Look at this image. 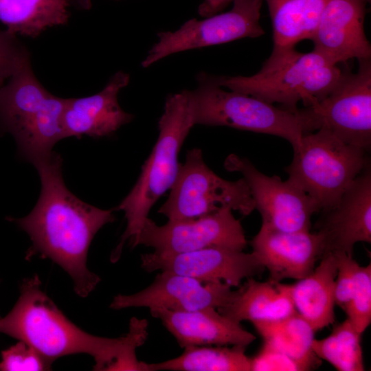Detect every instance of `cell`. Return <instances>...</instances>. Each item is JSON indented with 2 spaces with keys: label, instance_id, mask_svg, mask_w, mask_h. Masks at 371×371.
I'll return each mask as SVG.
<instances>
[{
  "label": "cell",
  "instance_id": "6da1fadb",
  "mask_svg": "<svg viewBox=\"0 0 371 371\" xmlns=\"http://www.w3.org/2000/svg\"><path fill=\"white\" fill-rule=\"evenodd\" d=\"M34 165L41 183L38 200L25 217L7 219L30 236L25 258L50 259L70 276L75 292L85 297L100 281L87 266L88 250L97 232L115 220L114 210L88 204L67 188L59 154L52 152Z\"/></svg>",
  "mask_w": 371,
  "mask_h": 371
},
{
  "label": "cell",
  "instance_id": "7a4b0ae2",
  "mask_svg": "<svg viewBox=\"0 0 371 371\" xmlns=\"http://www.w3.org/2000/svg\"><path fill=\"white\" fill-rule=\"evenodd\" d=\"M12 309L0 319V332L23 341L53 363L58 358L87 354L94 370L149 371L137 360V348L147 337L148 322L133 318L129 331L118 338L91 335L73 324L42 290L37 275L23 280Z\"/></svg>",
  "mask_w": 371,
  "mask_h": 371
},
{
  "label": "cell",
  "instance_id": "3957f363",
  "mask_svg": "<svg viewBox=\"0 0 371 371\" xmlns=\"http://www.w3.org/2000/svg\"><path fill=\"white\" fill-rule=\"evenodd\" d=\"M342 74L339 67L314 49L304 53L295 47H273L256 74L214 78L222 87L296 111L300 101L310 106L326 97Z\"/></svg>",
  "mask_w": 371,
  "mask_h": 371
},
{
  "label": "cell",
  "instance_id": "277c9868",
  "mask_svg": "<svg viewBox=\"0 0 371 371\" xmlns=\"http://www.w3.org/2000/svg\"><path fill=\"white\" fill-rule=\"evenodd\" d=\"M193 126L187 90L168 96L151 153L133 188L113 209L122 211L126 221L125 231L112 254L113 261L118 259L126 242L132 245L152 207L171 188L179 169V153Z\"/></svg>",
  "mask_w": 371,
  "mask_h": 371
},
{
  "label": "cell",
  "instance_id": "5b68a950",
  "mask_svg": "<svg viewBox=\"0 0 371 371\" xmlns=\"http://www.w3.org/2000/svg\"><path fill=\"white\" fill-rule=\"evenodd\" d=\"M196 78L197 87L187 90L194 125L272 135L287 140L293 148L304 135L313 132L306 109L293 111L243 93L224 90L214 76L205 72Z\"/></svg>",
  "mask_w": 371,
  "mask_h": 371
},
{
  "label": "cell",
  "instance_id": "8992f818",
  "mask_svg": "<svg viewBox=\"0 0 371 371\" xmlns=\"http://www.w3.org/2000/svg\"><path fill=\"white\" fill-rule=\"evenodd\" d=\"M293 149L288 179L314 200L319 212L333 207L370 164L366 150L344 143L324 127L304 135Z\"/></svg>",
  "mask_w": 371,
  "mask_h": 371
},
{
  "label": "cell",
  "instance_id": "52a82bcc",
  "mask_svg": "<svg viewBox=\"0 0 371 371\" xmlns=\"http://www.w3.org/2000/svg\"><path fill=\"white\" fill-rule=\"evenodd\" d=\"M170 191L158 210L169 221L198 218L223 207L243 216L255 210L244 178L228 181L220 177L207 166L201 150L197 148L187 151Z\"/></svg>",
  "mask_w": 371,
  "mask_h": 371
},
{
  "label": "cell",
  "instance_id": "ba28073f",
  "mask_svg": "<svg viewBox=\"0 0 371 371\" xmlns=\"http://www.w3.org/2000/svg\"><path fill=\"white\" fill-rule=\"evenodd\" d=\"M356 73L344 70L334 89L306 107L315 131L321 127L347 144L371 147V60H359Z\"/></svg>",
  "mask_w": 371,
  "mask_h": 371
},
{
  "label": "cell",
  "instance_id": "9c48e42d",
  "mask_svg": "<svg viewBox=\"0 0 371 371\" xmlns=\"http://www.w3.org/2000/svg\"><path fill=\"white\" fill-rule=\"evenodd\" d=\"M247 244L240 221L230 208L223 207L195 218L168 220L162 225L148 217L131 246L144 245L158 254H179L208 247L243 251Z\"/></svg>",
  "mask_w": 371,
  "mask_h": 371
},
{
  "label": "cell",
  "instance_id": "30bf717a",
  "mask_svg": "<svg viewBox=\"0 0 371 371\" xmlns=\"http://www.w3.org/2000/svg\"><path fill=\"white\" fill-rule=\"evenodd\" d=\"M263 0H234L232 8L203 20L192 19L175 32H160L159 41L142 63L148 67L172 54L231 42L257 38L265 34L260 23Z\"/></svg>",
  "mask_w": 371,
  "mask_h": 371
},
{
  "label": "cell",
  "instance_id": "8fae6325",
  "mask_svg": "<svg viewBox=\"0 0 371 371\" xmlns=\"http://www.w3.org/2000/svg\"><path fill=\"white\" fill-rule=\"evenodd\" d=\"M224 166L246 181L262 225L282 232L310 231L311 217L319 210L314 200L293 181L267 176L247 159L230 154Z\"/></svg>",
  "mask_w": 371,
  "mask_h": 371
},
{
  "label": "cell",
  "instance_id": "7c38bea8",
  "mask_svg": "<svg viewBox=\"0 0 371 371\" xmlns=\"http://www.w3.org/2000/svg\"><path fill=\"white\" fill-rule=\"evenodd\" d=\"M142 267L148 272L169 271L203 282H224L239 286L245 278L265 270L251 253L223 247H208L179 254L151 252L141 256Z\"/></svg>",
  "mask_w": 371,
  "mask_h": 371
},
{
  "label": "cell",
  "instance_id": "4fadbf2b",
  "mask_svg": "<svg viewBox=\"0 0 371 371\" xmlns=\"http://www.w3.org/2000/svg\"><path fill=\"white\" fill-rule=\"evenodd\" d=\"M233 294L232 286L224 282H203L186 276L161 271L146 289L132 295L115 296L110 308L145 307L185 311L218 309L229 302Z\"/></svg>",
  "mask_w": 371,
  "mask_h": 371
},
{
  "label": "cell",
  "instance_id": "5bb4252c",
  "mask_svg": "<svg viewBox=\"0 0 371 371\" xmlns=\"http://www.w3.org/2000/svg\"><path fill=\"white\" fill-rule=\"evenodd\" d=\"M317 224L324 243V254L352 255L355 245L371 243L370 164L356 177L339 201L322 212Z\"/></svg>",
  "mask_w": 371,
  "mask_h": 371
},
{
  "label": "cell",
  "instance_id": "9a60e30c",
  "mask_svg": "<svg viewBox=\"0 0 371 371\" xmlns=\"http://www.w3.org/2000/svg\"><path fill=\"white\" fill-rule=\"evenodd\" d=\"M252 252L270 279L300 280L310 274L324 255V243L317 232H282L261 226L251 242Z\"/></svg>",
  "mask_w": 371,
  "mask_h": 371
},
{
  "label": "cell",
  "instance_id": "2e32d148",
  "mask_svg": "<svg viewBox=\"0 0 371 371\" xmlns=\"http://www.w3.org/2000/svg\"><path fill=\"white\" fill-rule=\"evenodd\" d=\"M363 0H328L311 41L314 50L333 65L371 58L364 31Z\"/></svg>",
  "mask_w": 371,
  "mask_h": 371
},
{
  "label": "cell",
  "instance_id": "e0dca14e",
  "mask_svg": "<svg viewBox=\"0 0 371 371\" xmlns=\"http://www.w3.org/2000/svg\"><path fill=\"white\" fill-rule=\"evenodd\" d=\"M129 80L128 74L119 71L100 92L84 98H67L63 115L65 137L109 136L132 121L133 115L124 111L117 101L120 91Z\"/></svg>",
  "mask_w": 371,
  "mask_h": 371
},
{
  "label": "cell",
  "instance_id": "ac0fdd59",
  "mask_svg": "<svg viewBox=\"0 0 371 371\" xmlns=\"http://www.w3.org/2000/svg\"><path fill=\"white\" fill-rule=\"evenodd\" d=\"M161 320L182 348L192 346H239L247 347L256 337L217 309L195 311L150 310Z\"/></svg>",
  "mask_w": 371,
  "mask_h": 371
},
{
  "label": "cell",
  "instance_id": "d6986e66",
  "mask_svg": "<svg viewBox=\"0 0 371 371\" xmlns=\"http://www.w3.org/2000/svg\"><path fill=\"white\" fill-rule=\"evenodd\" d=\"M337 271L335 255L325 254L310 274L293 284H287L296 313L315 332L335 322L334 287Z\"/></svg>",
  "mask_w": 371,
  "mask_h": 371
},
{
  "label": "cell",
  "instance_id": "ffe728a7",
  "mask_svg": "<svg viewBox=\"0 0 371 371\" xmlns=\"http://www.w3.org/2000/svg\"><path fill=\"white\" fill-rule=\"evenodd\" d=\"M234 291L229 302L217 311L238 322L275 321L296 313L287 284L253 278Z\"/></svg>",
  "mask_w": 371,
  "mask_h": 371
},
{
  "label": "cell",
  "instance_id": "44dd1931",
  "mask_svg": "<svg viewBox=\"0 0 371 371\" xmlns=\"http://www.w3.org/2000/svg\"><path fill=\"white\" fill-rule=\"evenodd\" d=\"M51 95L34 75L27 55L0 89V133L13 135L37 113Z\"/></svg>",
  "mask_w": 371,
  "mask_h": 371
},
{
  "label": "cell",
  "instance_id": "7402d4cb",
  "mask_svg": "<svg viewBox=\"0 0 371 371\" xmlns=\"http://www.w3.org/2000/svg\"><path fill=\"white\" fill-rule=\"evenodd\" d=\"M67 98H48L37 113L14 134L19 155L34 164L52 153L54 146L65 138L63 115Z\"/></svg>",
  "mask_w": 371,
  "mask_h": 371
},
{
  "label": "cell",
  "instance_id": "603a6c76",
  "mask_svg": "<svg viewBox=\"0 0 371 371\" xmlns=\"http://www.w3.org/2000/svg\"><path fill=\"white\" fill-rule=\"evenodd\" d=\"M273 27V47H295L311 38L328 0H263Z\"/></svg>",
  "mask_w": 371,
  "mask_h": 371
},
{
  "label": "cell",
  "instance_id": "cb8c5ba5",
  "mask_svg": "<svg viewBox=\"0 0 371 371\" xmlns=\"http://www.w3.org/2000/svg\"><path fill=\"white\" fill-rule=\"evenodd\" d=\"M264 343L296 361L302 371L318 368L321 359L312 348L315 331L298 313L275 321L252 322Z\"/></svg>",
  "mask_w": 371,
  "mask_h": 371
},
{
  "label": "cell",
  "instance_id": "d4e9b609",
  "mask_svg": "<svg viewBox=\"0 0 371 371\" xmlns=\"http://www.w3.org/2000/svg\"><path fill=\"white\" fill-rule=\"evenodd\" d=\"M70 5L69 0H0V21L12 34L35 38L47 27L67 24Z\"/></svg>",
  "mask_w": 371,
  "mask_h": 371
},
{
  "label": "cell",
  "instance_id": "484cf974",
  "mask_svg": "<svg viewBox=\"0 0 371 371\" xmlns=\"http://www.w3.org/2000/svg\"><path fill=\"white\" fill-rule=\"evenodd\" d=\"M179 357L148 363L150 371H250V357L239 346H192Z\"/></svg>",
  "mask_w": 371,
  "mask_h": 371
},
{
  "label": "cell",
  "instance_id": "4316f807",
  "mask_svg": "<svg viewBox=\"0 0 371 371\" xmlns=\"http://www.w3.org/2000/svg\"><path fill=\"white\" fill-rule=\"evenodd\" d=\"M361 335L346 318L334 326L326 337L314 339L312 348L317 357L330 363L337 370L363 371Z\"/></svg>",
  "mask_w": 371,
  "mask_h": 371
},
{
  "label": "cell",
  "instance_id": "83f0119b",
  "mask_svg": "<svg viewBox=\"0 0 371 371\" xmlns=\"http://www.w3.org/2000/svg\"><path fill=\"white\" fill-rule=\"evenodd\" d=\"M353 327L361 334L371 322V265H359L350 299L344 310Z\"/></svg>",
  "mask_w": 371,
  "mask_h": 371
},
{
  "label": "cell",
  "instance_id": "f1b7e54d",
  "mask_svg": "<svg viewBox=\"0 0 371 371\" xmlns=\"http://www.w3.org/2000/svg\"><path fill=\"white\" fill-rule=\"evenodd\" d=\"M1 352V371H40L51 370L52 363L27 343L19 340Z\"/></svg>",
  "mask_w": 371,
  "mask_h": 371
},
{
  "label": "cell",
  "instance_id": "f546056e",
  "mask_svg": "<svg viewBox=\"0 0 371 371\" xmlns=\"http://www.w3.org/2000/svg\"><path fill=\"white\" fill-rule=\"evenodd\" d=\"M27 55L28 52L21 45L15 34L7 30H0V89Z\"/></svg>",
  "mask_w": 371,
  "mask_h": 371
},
{
  "label": "cell",
  "instance_id": "4dcf8cb0",
  "mask_svg": "<svg viewBox=\"0 0 371 371\" xmlns=\"http://www.w3.org/2000/svg\"><path fill=\"white\" fill-rule=\"evenodd\" d=\"M333 254L336 256L337 268L334 287L335 302L344 311L352 293L359 264L353 259L352 255Z\"/></svg>",
  "mask_w": 371,
  "mask_h": 371
},
{
  "label": "cell",
  "instance_id": "1f68e13d",
  "mask_svg": "<svg viewBox=\"0 0 371 371\" xmlns=\"http://www.w3.org/2000/svg\"><path fill=\"white\" fill-rule=\"evenodd\" d=\"M250 371H302L300 366L284 352L265 344L250 357Z\"/></svg>",
  "mask_w": 371,
  "mask_h": 371
},
{
  "label": "cell",
  "instance_id": "d6a6232c",
  "mask_svg": "<svg viewBox=\"0 0 371 371\" xmlns=\"http://www.w3.org/2000/svg\"><path fill=\"white\" fill-rule=\"evenodd\" d=\"M234 0H204L199 6L198 12L201 16L209 17L220 13Z\"/></svg>",
  "mask_w": 371,
  "mask_h": 371
},
{
  "label": "cell",
  "instance_id": "836d02e7",
  "mask_svg": "<svg viewBox=\"0 0 371 371\" xmlns=\"http://www.w3.org/2000/svg\"><path fill=\"white\" fill-rule=\"evenodd\" d=\"M70 4L78 10H89L91 7V0H69Z\"/></svg>",
  "mask_w": 371,
  "mask_h": 371
},
{
  "label": "cell",
  "instance_id": "e575fe53",
  "mask_svg": "<svg viewBox=\"0 0 371 371\" xmlns=\"http://www.w3.org/2000/svg\"><path fill=\"white\" fill-rule=\"evenodd\" d=\"M363 1H364L366 3L370 2V0H363Z\"/></svg>",
  "mask_w": 371,
  "mask_h": 371
},
{
  "label": "cell",
  "instance_id": "d590c367",
  "mask_svg": "<svg viewBox=\"0 0 371 371\" xmlns=\"http://www.w3.org/2000/svg\"><path fill=\"white\" fill-rule=\"evenodd\" d=\"M0 319H1V318H0Z\"/></svg>",
  "mask_w": 371,
  "mask_h": 371
}]
</instances>
